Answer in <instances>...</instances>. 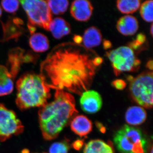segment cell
<instances>
[{"label":"cell","instance_id":"1","mask_svg":"<svg viewBox=\"0 0 153 153\" xmlns=\"http://www.w3.org/2000/svg\"><path fill=\"white\" fill-rule=\"evenodd\" d=\"M103 59L83 45L68 42L54 47L41 63V73L51 88L81 95L92 85Z\"/></svg>","mask_w":153,"mask_h":153},{"label":"cell","instance_id":"2","mask_svg":"<svg viewBox=\"0 0 153 153\" xmlns=\"http://www.w3.org/2000/svg\"><path fill=\"white\" fill-rule=\"evenodd\" d=\"M54 99L38 111L42 135L47 140L56 138L71 118L78 113L74 97L61 89H55Z\"/></svg>","mask_w":153,"mask_h":153},{"label":"cell","instance_id":"3","mask_svg":"<svg viewBox=\"0 0 153 153\" xmlns=\"http://www.w3.org/2000/svg\"><path fill=\"white\" fill-rule=\"evenodd\" d=\"M16 103L21 110L41 107L48 102L50 88L40 74L27 73L17 81Z\"/></svg>","mask_w":153,"mask_h":153},{"label":"cell","instance_id":"4","mask_svg":"<svg viewBox=\"0 0 153 153\" xmlns=\"http://www.w3.org/2000/svg\"><path fill=\"white\" fill-rule=\"evenodd\" d=\"M114 143L120 153H147L148 142L139 128L125 125L116 132Z\"/></svg>","mask_w":153,"mask_h":153},{"label":"cell","instance_id":"5","mask_svg":"<svg viewBox=\"0 0 153 153\" xmlns=\"http://www.w3.org/2000/svg\"><path fill=\"white\" fill-rule=\"evenodd\" d=\"M20 2L27 16L28 26L31 33H34L35 27L49 31L52 19L47 1L26 0Z\"/></svg>","mask_w":153,"mask_h":153},{"label":"cell","instance_id":"6","mask_svg":"<svg viewBox=\"0 0 153 153\" xmlns=\"http://www.w3.org/2000/svg\"><path fill=\"white\" fill-rule=\"evenodd\" d=\"M153 72L144 71L130 83L131 95L137 104L145 108H151L153 106Z\"/></svg>","mask_w":153,"mask_h":153},{"label":"cell","instance_id":"7","mask_svg":"<svg viewBox=\"0 0 153 153\" xmlns=\"http://www.w3.org/2000/svg\"><path fill=\"white\" fill-rule=\"evenodd\" d=\"M115 75L123 72H130L139 68L140 61L129 47L123 46L106 52Z\"/></svg>","mask_w":153,"mask_h":153},{"label":"cell","instance_id":"8","mask_svg":"<svg viewBox=\"0 0 153 153\" xmlns=\"http://www.w3.org/2000/svg\"><path fill=\"white\" fill-rule=\"evenodd\" d=\"M24 130V126L15 112L0 103V141H5Z\"/></svg>","mask_w":153,"mask_h":153},{"label":"cell","instance_id":"9","mask_svg":"<svg viewBox=\"0 0 153 153\" xmlns=\"http://www.w3.org/2000/svg\"><path fill=\"white\" fill-rule=\"evenodd\" d=\"M25 51L19 48L11 50L8 55V69L13 78H15L19 72L22 63L28 61H33L35 58L33 54H25Z\"/></svg>","mask_w":153,"mask_h":153},{"label":"cell","instance_id":"10","mask_svg":"<svg viewBox=\"0 0 153 153\" xmlns=\"http://www.w3.org/2000/svg\"><path fill=\"white\" fill-rule=\"evenodd\" d=\"M80 105L83 111L88 114L98 112L102 106V99L98 92L94 90H87L81 94Z\"/></svg>","mask_w":153,"mask_h":153},{"label":"cell","instance_id":"11","mask_svg":"<svg viewBox=\"0 0 153 153\" xmlns=\"http://www.w3.org/2000/svg\"><path fill=\"white\" fill-rule=\"evenodd\" d=\"M93 9V6L89 1L76 0L71 4L70 13L76 21L87 22L92 16Z\"/></svg>","mask_w":153,"mask_h":153},{"label":"cell","instance_id":"12","mask_svg":"<svg viewBox=\"0 0 153 153\" xmlns=\"http://www.w3.org/2000/svg\"><path fill=\"white\" fill-rule=\"evenodd\" d=\"M116 27L118 32L123 35L133 36L138 30V22L135 17L126 15L119 19L117 23Z\"/></svg>","mask_w":153,"mask_h":153},{"label":"cell","instance_id":"13","mask_svg":"<svg viewBox=\"0 0 153 153\" xmlns=\"http://www.w3.org/2000/svg\"><path fill=\"white\" fill-rule=\"evenodd\" d=\"M71 130L79 137H84L90 133L92 129V124L89 119L82 115L76 116L70 123Z\"/></svg>","mask_w":153,"mask_h":153},{"label":"cell","instance_id":"14","mask_svg":"<svg viewBox=\"0 0 153 153\" xmlns=\"http://www.w3.org/2000/svg\"><path fill=\"white\" fill-rule=\"evenodd\" d=\"M71 27L68 22L60 17L52 19L49 25V31L57 39L68 35L71 32Z\"/></svg>","mask_w":153,"mask_h":153},{"label":"cell","instance_id":"15","mask_svg":"<svg viewBox=\"0 0 153 153\" xmlns=\"http://www.w3.org/2000/svg\"><path fill=\"white\" fill-rule=\"evenodd\" d=\"M146 118V112L142 107H130L126 112V122L130 125H140L143 123Z\"/></svg>","mask_w":153,"mask_h":153},{"label":"cell","instance_id":"16","mask_svg":"<svg viewBox=\"0 0 153 153\" xmlns=\"http://www.w3.org/2000/svg\"><path fill=\"white\" fill-rule=\"evenodd\" d=\"M102 41L100 30L96 27H91L84 32L82 38L83 46L88 49L98 47Z\"/></svg>","mask_w":153,"mask_h":153},{"label":"cell","instance_id":"17","mask_svg":"<svg viewBox=\"0 0 153 153\" xmlns=\"http://www.w3.org/2000/svg\"><path fill=\"white\" fill-rule=\"evenodd\" d=\"M29 44L31 48L36 52H46L49 48L48 38L42 33L32 34L29 40Z\"/></svg>","mask_w":153,"mask_h":153},{"label":"cell","instance_id":"18","mask_svg":"<svg viewBox=\"0 0 153 153\" xmlns=\"http://www.w3.org/2000/svg\"><path fill=\"white\" fill-rule=\"evenodd\" d=\"M83 153H114L112 147L100 140H91L85 145Z\"/></svg>","mask_w":153,"mask_h":153},{"label":"cell","instance_id":"19","mask_svg":"<svg viewBox=\"0 0 153 153\" xmlns=\"http://www.w3.org/2000/svg\"><path fill=\"white\" fill-rule=\"evenodd\" d=\"M139 0H118L116 6L118 10L123 14H132L136 12L140 7Z\"/></svg>","mask_w":153,"mask_h":153},{"label":"cell","instance_id":"20","mask_svg":"<svg viewBox=\"0 0 153 153\" xmlns=\"http://www.w3.org/2000/svg\"><path fill=\"white\" fill-rule=\"evenodd\" d=\"M51 13L55 15L63 14L66 12L69 5L68 1H47Z\"/></svg>","mask_w":153,"mask_h":153},{"label":"cell","instance_id":"21","mask_svg":"<svg viewBox=\"0 0 153 153\" xmlns=\"http://www.w3.org/2000/svg\"><path fill=\"white\" fill-rule=\"evenodd\" d=\"M140 13L142 18L147 22L153 21V1L152 0L146 1L140 7Z\"/></svg>","mask_w":153,"mask_h":153},{"label":"cell","instance_id":"22","mask_svg":"<svg viewBox=\"0 0 153 153\" xmlns=\"http://www.w3.org/2000/svg\"><path fill=\"white\" fill-rule=\"evenodd\" d=\"M13 79L11 77L0 79V96L8 95L13 92L14 88Z\"/></svg>","mask_w":153,"mask_h":153},{"label":"cell","instance_id":"23","mask_svg":"<svg viewBox=\"0 0 153 153\" xmlns=\"http://www.w3.org/2000/svg\"><path fill=\"white\" fill-rule=\"evenodd\" d=\"M69 145L68 142L62 141L54 143L49 149V153H68Z\"/></svg>","mask_w":153,"mask_h":153},{"label":"cell","instance_id":"24","mask_svg":"<svg viewBox=\"0 0 153 153\" xmlns=\"http://www.w3.org/2000/svg\"><path fill=\"white\" fill-rule=\"evenodd\" d=\"M19 1L4 0L1 2L3 8L9 13H14L17 11L19 7Z\"/></svg>","mask_w":153,"mask_h":153},{"label":"cell","instance_id":"25","mask_svg":"<svg viewBox=\"0 0 153 153\" xmlns=\"http://www.w3.org/2000/svg\"><path fill=\"white\" fill-rule=\"evenodd\" d=\"M112 85L118 90H122L126 87V83L122 79H117L112 82Z\"/></svg>","mask_w":153,"mask_h":153},{"label":"cell","instance_id":"26","mask_svg":"<svg viewBox=\"0 0 153 153\" xmlns=\"http://www.w3.org/2000/svg\"><path fill=\"white\" fill-rule=\"evenodd\" d=\"M83 142L81 140H77L74 142L72 144V146L75 149L79 150L83 146Z\"/></svg>","mask_w":153,"mask_h":153},{"label":"cell","instance_id":"27","mask_svg":"<svg viewBox=\"0 0 153 153\" xmlns=\"http://www.w3.org/2000/svg\"><path fill=\"white\" fill-rule=\"evenodd\" d=\"M147 67V68H149L150 70H151V71H152L153 70V61L152 60H150L149 62H148V63H147L146 65Z\"/></svg>","mask_w":153,"mask_h":153},{"label":"cell","instance_id":"28","mask_svg":"<svg viewBox=\"0 0 153 153\" xmlns=\"http://www.w3.org/2000/svg\"><path fill=\"white\" fill-rule=\"evenodd\" d=\"M153 24H152V25H151V29H150V33L151 35H152V36L153 37Z\"/></svg>","mask_w":153,"mask_h":153},{"label":"cell","instance_id":"29","mask_svg":"<svg viewBox=\"0 0 153 153\" xmlns=\"http://www.w3.org/2000/svg\"><path fill=\"white\" fill-rule=\"evenodd\" d=\"M22 153H30L29 151L28 150L25 149L24 150L22 151Z\"/></svg>","mask_w":153,"mask_h":153},{"label":"cell","instance_id":"30","mask_svg":"<svg viewBox=\"0 0 153 153\" xmlns=\"http://www.w3.org/2000/svg\"><path fill=\"white\" fill-rule=\"evenodd\" d=\"M2 15V9L1 8V7H0V17Z\"/></svg>","mask_w":153,"mask_h":153}]
</instances>
